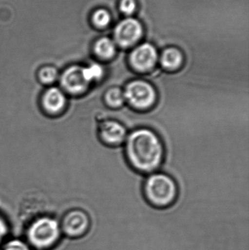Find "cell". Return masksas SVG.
<instances>
[{"label":"cell","mask_w":249,"mask_h":250,"mask_svg":"<svg viewBox=\"0 0 249 250\" xmlns=\"http://www.w3.org/2000/svg\"><path fill=\"white\" fill-rule=\"evenodd\" d=\"M97 131L102 144L112 148L121 146L128 135L127 126L114 119H105L101 121Z\"/></svg>","instance_id":"cell-7"},{"label":"cell","mask_w":249,"mask_h":250,"mask_svg":"<svg viewBox=\"0 0 249 250\" xmlns=\"http://www.w3.org/2000/svg\"><path fill=\"white\" fill-rule=\"evenodd\" d=\"M46 203L40 197L31 196L25 198L20 207V220L25 224L32 222L35 219L45 215Z\"/></svg>","instance_id":"cell-11"},{"label":"cell","mask_w":249,"mask_h":250,"mask_svg":"<svg viewBox=\"0 0 249 250\" xmlns=\"http://www.w3.org/2000/svg\"><path fill=\"white\" fill-rule=\"evenodd\" d=\"M124 155L133 170L151 174L162 166L165 148L162 138L149 127H138L127 135Z\"/></svg>","instance_id":"cell-1"},{"label":"cell","mask_w":249,"mask_h":250,"mask_svg":"<svg viewBox=\"0 0 249 250\" xmlns=\"http://www.w3.org/2000/svg\"><path fill=\"white\" fill-rule=\"evenodd\" d=\"M61 234L59 222L48 214L38 217L26 225V243L32 249H51L58 243Z\"/></svg>","instance_id":"cell-3"},{"label":"cell","mask_w":249,"mask_h":250,"mask_svg":"<svg viewBox=\"0 0 249 250\" xmlns=\"http://www.w3.org/2000/svg\"><path fill=\"white\" fill-rule=\"evenodd\" d=\"M135 0H121L120 8L123 13L127 15H130L134 13L136 9Z\"/></svg>","instance_id":"cell-20"},{"label":"cell","mask_w":249,"mask_h":250,"mask_svg":"<svg viewBox=\"0 0 249 250\" xmlns=\"http://www.w3.org/2000/svg\"><path fill=\"white\" fill-rule=\"evenodd\" d=\"M63 92L73 96H80L86 93L91 84L83 74V67L73 66L62 73L60 79Z\"/></svg>","instance_id":"cell-8"},{"label":"cell","mask_w":249,"mask_h":250,"mask_svg":"<svg viewBox=\"0 0 249 250\" xmlns=\"http://www.w3.org/2000/svg\"><path fill=\"white\" fill-rule=\"evenodd\" d=\"M158 59V53L154 46L145 43L132 51L129 57V62L135 73L146 74L154 70Z\"/></svg>","instance_id":"cell-6"},{"label":"cell","mask_w":249,"mask_h":250,"mask_svg":"<svg viewBox=\"0 0 249 250\" xmlns=\"http://www.w3.org/2000/svg\"><path fill=\"white\" fill-rule=\"evenodd\" d=\"M142 195L146 204L153 209L166 210L176 204L179 188L168 173L154 172L145 179Z\"/></svg>","instance_id":"cell-2"},{"label":"cell","mask_w":249,"mask_h":250,"mask_svg":"<svg viewBox=\"0 0 249 250\" xmlns=\"http://www.w3.org/2000/svg\"><path fill=\"white\" fill-rule=\"evenodd\" d=\"M67 97L61 89L51 87L47 89L41 99L42 108L49 115L61 114L67 106Z\"/></svg>","instance_id":"cell-10"},{"label":"cell","mask_w":249,"mask_h":250,"mask_svg":"<svg viewBox=\"0 0 249 250\" xmlns=\"http://www.w3.org/2000/svg\"><path fill=\"white\" fill-rule=\"evenodd\" d=\"M111 21V16L107 10L99 9L93 16V22L96 26L105 27Z\"/></svg>","instance_id":"cell-18"},{"label":"cell","mask_w":249,"mask_h":250,"mask_svg":"<svg viewBox=\"0 0 249 250\" xmlns=\"http://www.w3.org/2000/svg\"><path fill=\"white\" fill-rule=\"evenodd\" d=\"M141 23L134 19H125L115 29V38L120 46L128 48L135 44L143 35Z\"/></svg>","instance_id":"cell-9"},{"label":"cell","mask_w":249,"mask_h":250,"mask_svg":"<svg viewBox=\"0 0 249 250\" xmlns=\"http://www.w3.org/2000/svg\"><path fill=\"white\" fill-rule=\"evenodd\" d=\"M10 231V227L7 220L0 214V245L5 242V239L7 237Z\"/></svg>","instance_id":"cell-19"},{"label":"cell","mask_w":249,"mask_h":250,"mask_svg":"<svg viewBox=\"0 0 249 250\" xmlns=\"http://www.w3.org/2000/svg\"><path fill=\"white\" fill-rule=\"evenodd\" d=\"M58 73L57 69L51 66L43 67L38 73V79L45 85L53 84L58 79Z\"/></svg>","instance_id":"cell-16"},{"label":"cell","mask_w":249,"mask_h":250,"mask_svg":"<svg viewBox=\"0 0 249 250\" xmlns=\"http://www.w3.org/2000/svg\"><path fill=\"white\" fill-rule=\"evenodd\" d=\"M123 89L126 104L133 111H150L157 103L159 97L156 86L146 79H133L126 83Z\"/></svg>","instance_id":"cell-4"},{"label":"cell","mask_w":249,"mask_h":250,"mask_svg":"<svg viewBox=\"0 0 249 250\" xmlns=\"http://www.w3.org/2000/svg\"><path fill=\"white\" fill-rule=\"evenodd\" d=\"M184 57L182 52L176 48L165 49L161 56L160 63L162 68L168 72L179 70L184 64Z\"/></svg>","instance_id":"cell-12"},{"label":"cell","mask_w":249,"mask_h":250,"mask_svg":"<svg viewBox=\"0 0 249 250\" xmlns=\"http://www.w3.org/2000/svg\"><path fill=\"white\" fill-rule=\"evenodd\" d=\"M61 233L70 239H80L87 235L92 228L89 214L82 209L67 212L60 223Z\"/></svg>","instance_id":"cell-5"},{"label":"cell","mask_w":249,"mask_h":250,"mask_svg":"<svg viewBox=\"0 0 249 250\" xmlns=\"http://www.w3.org/2000/svg\"><path fill=\"white\" fill-rule=\"evenodd\" d=\"M83 74L91 85L103 80L105 68L99 63H93L87 67H83Z\"/></svg>","instance_id":"cell-15"},{"label":"cell","mask_w":249,"mask_h":250,"mask_svg":"<svg viewBox=\"0 0 249 250\" xmlns=\"http://www.w3.org/2000/svg\"><path fill=\"white\" fill-rule=\"evenodd\" d=\"M95 52L96 57L104 61L114 58L116 53L115 43L109 38L99 39L95 45Z\"/></svg>","instance_id":"cell-14"},{"label":"cell","mask_w":249,"mask_h":250,"mask_svg":"<svg viewBox=\"0 0 249 250\" xmlns=\"http://www.w3.org/2000/svg\"><path fill=\"white\" fill-rule=\"evenodd\" d=\"M0 250H32V248L24 241L13 239L1 244Z\"/></svg>","instance_id":"cell-17"},{"label":"cell","mask_w":249,"mask_h":250,"mask_svg":"<svg viewBox=\"0 0 249 250\" xmlns=\"http://www.w3.org/2000/svg\"><path fill=\"white\" fill-rule=\"evenodd\" d=\"M103 101L108 108L120 109L126 104L124 89L120 86H111L104 93Z\"/></svg>","instance_id":"cell-13"}]
</instances>
